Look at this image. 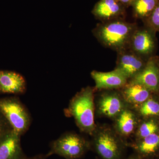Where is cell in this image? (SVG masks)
<instances>
[{"label": "cell", "instance_id": "1", "mask_svg": "<svg viewBox=\"0 0 159 159\" xmlns=\"http://www.w3.org/2000/svg\"><path fill=\"white\" fill-rule=\"evenodd\" d=\"M138 28L136 23L118 19L97 24L92 32L102 46L118 52L128 48L131 38Z\"/></svg>", "mask_w": 159, "mask_h": 159}, {"label": "cell", "instance_id": "2", "mask_svg": "<svg viewBox=\"0 0 159 159\" xmlns=\"http://www.w3.org/2000/svg\"><path fill=\"white\" fill-rule=\"evenodd\" d=\"M96 90L95 87L90 86L81 89L71 99L68 107L64 110L66 116L74 118L81 132L91 136L97 127L94 122Z\"/></svg>", "mask_w": 159, "mask_h": 159}, {"label": "cell", "instance_id": "3", "mask_svg": "<svg viewBox=\"0 0 159 159\" xmlns=\"http://www.w3.org/2000/svg\"><path fill=\"white\" fill-rule=\"evenodd\" d=\"M91 136V149L101 159H123L127 144L114 128L97 125Z\"/></svg>", "mask_w": 159, "mask_h": 159}, {"label": "cell", "instance_id": "4", "mask_svg": "<svg viewBox=\"0 0 159 159\" xmlns=\"http://www.w3.org/2000/svg\"><path fill=\"white\" fill-rule=\"evenodd\" d=\"M48 157L57 155L66 159L81 158L91 150L90 141L74 132L62 134L58 139L50 143Z\"/></svg>", "mask_w": 159, "mask_h": 159}, {"label": "cell", "instance_id": "5", "mask_svg": "<svg viewBox=\"0 0 159 159\" xmlns=\"http://www.w3.org/2000/svg\"><path fill=\"white\" fill-rule=\"evenodd\" d=\"M0 111L12 129L20 135L28 131L32 119L29 110L17 97L0 98Z\"/></svg>", "mask_w": 159, "mask_h": 159}, {"label": "cell", "instance_id": "6", "mask_svg": "<svg viewBox=\"0 0 159 159\" xmlns=\"http://www.w3.org/2000/svg\"><path fill=\"white\" fill-rule=\"evenodd\" d=\"M102 91L95 99V112L100 116L114 120L128 106L119 89Z\"/></svg>", "mask_w": 159, "mask_h": 159}, {"label": "cell", "instance_id": "7", "mask_svg": "<svg viewBox=\"0 0 159 159\" xmlns=\"http://www.w3.org/2000/svg\"><path fill=\"white\" fill-rule=\"evenodd\" d=\"M157 46L156 32L144 26L134 31L128 48L134 53L148 61L155 56Z\"/></svg>", "mask_w": 159, "mask_h": 159}, {"label": "cell", "instance_id": "8", "mask_svg": "<svg viewBox=\"0 0 159 159\" xmlns=\"http://www.w3.org/2000/svg\"><path fill=\"white\" fill-rule=\"evenodd\" d=\"M117 52L116 66L115 69L123 74L128 81L144 68L148 61L128 48Z\"/></svg>", "mask_w": 159, "mask_h": 159}, {"label": "cell", "instance_id": "9", "mask_svg": "<svg viewBox=\"0 0 159 159\" xmlns=\"http://www.w3.org/2000/svg\"><path fill=\"white\" fill-rule=\"evenodd\" d=\"M128 82L136 83L145 87L152 92L159 90V58L150 57L144 68Z\"/></svg>", "mask_w": 159, "mask_h": 159}, {"label": "cell", "instance_id": "10", "mask_svg": "<svg viewBox=\"0 0 159 159\" xmlns=\"http://www.w3.org/2000/svg\"><path fill=\"white\" fill-rule=\"evenodd\" d=\"M21 137L11 129L0 139V159H25L27 157L22 148Z\"/></svg>", "mask_w": 159, "mask_h": 159}, {"label": "cell", "instance_id": "11", "mask_svg": "<svg viewBox=\"0 0 159 159\" xmlns=\"http://www.w3.org/2000/svg\"><path fill=\"white\" fill-rule=\"evenodd\" d=\"M91 77L95 81L96 90L120 89L128 82V79L118 70L108 72L93 71Z\"/></svg>", "mask_w": 159, "mask_h": 159}, {"label": "cell", "instance_id": "12", "mask_svg": "<svg viewBox=\"0 0 159 159\" xmlns=\"http://www.w3.org/2000/svg\"><path fill=\"white\" fill-rule=\"evenodd\" d=\"M92 13L101 22L124 19L125 7L117 0H100L94 6Z\"/></svg>", "mask_w": 159, "mask_h": 159}, {"label": "cell", "instance_id": "13", "mask_svg": "<svg viewBox=\"0 0 159 159\" xmlns=\"http://www.w3.org/2000/svg\"><path fill=\"white\" fill-rule=\"evenodd\" d=\"M27 90V83L21 74L14 71L0 70V93L22 95Z\"/></svg>", "mask_w": 159, "mask_h": 159}, {"label": "cell", "instance_id": "14", "mask_svg": "<svg viewBox=\"0 0 159 159\" xmlns=\"http://www.w3.org/2000/svg\"><path fill=\"white\" fill-rule=\"evenodd\" d=\"M114 129L122 139L134 134L139 122L135 111L126 107L115 119Z\"/></svg>", "mask_w": 159, "mask_h": 159}, {"label": "cell", "instance_id": "15", "mask_svg": "<svg viewBox=\"0 0 159 159\" xmlns=\"http://www.w3.org/2000/svg\"><path fill=\"white\" fill-rule=\"evenodd\" d=\"M125 103L135 108L150 97L151 91L136 83L128 82L119 89Z\"/></svg>", "mask_w": 159, "mask_h": 159}, {"label": "cell", "instance_id": "16", "mask_svg": "<svg viewBox=\"0 0 159 159\" xmlns=\"http://www.w3.org/2000/svg\"><path fill=\"white\" fill-rule=\"evenodd\" d=\"M127 145L142 159L152 156L159 150V134H152L141 140L134 141Z\"/></svg>", "mask_w": 159, "mask_h": 159}, {"label": "cell", "instance_id": "17", "mask_svg": "<svg viewBox=\"0 0 159 159\" xmlns=\"http://www.w3.org/2000/svg\"><path fill=\"white\" fill-rule=\"evenodd\" d=\"M159 4V0H134L132 4L134 17L142 20L147 18Z\"/></svg>", "mask_w": 159, "mask_h": 159}, {"label": "cell", "instance_id": "18", "mask_svg": "<svg viewBox=\"0 0 159 159\" xmlns=\"http://www.w3.org/2000/svg\"><path fill=\"white\" fill-rule=\"evenodd\" d=\"M159 126L153 120L142 122L138 125L134 133V141L141 140L152 134L158 132Z\"/></svg>", "mask_w": 159, "mask_h": 159}, {"label": "cell", "instance_id": "19", "mask_svg": "<svg viewBox=\"0 0 159 159\" xmlns=\"http://www.w3.org/2000/svg\"><path fill=\"white\" fill-rule=\"evenodd\" d=\"M134 108H136L138 113L143 117L156 116L159 115V102L150 97Z\"/></svg>", "mask_w": 159, "mask_h": 159}, {"label": "cell", "instance_id": "20", "mask_svg": "<svg viewBox=\"0 0 159 159\" xmlns=\"http://www.w3.org/2000/svg\"><path fill=\"white\" fill-rule=\"evenodd\" d=\"M144 25L155 32H159V4L147 18L143 20Z\"/></svg>", "mask_w": 159, "mask_h": 159}, {"label": "cell", "instance_id": "21", "mask_svg": "<svg viewBox=\"0 0 159 159\" xmlns=\"http://www.w3.org/2000/svg\"><path fill=\"white\" fill-rule=\"evenodd\" d=\"M11 129V125L0 111V139Z\"/></svg>", "mask_w": 159, "mask_h": 159}, {"label": "cell", "instance_id": "22", "mask_svg": "<svg viewBox=\"0 0 159 159\" xmlns=\"http://www.w3.org/2000/svg\"><path fill=\"white\" fill-rule=\"evenodd\" d=\"M117 1L126 8V7L131 6L134 0H117Z\"/></svg>", "mask_w": 159, "mask_h": 159}, {"label": "cell", "instance_id": "23", "mask_svg": "<svg viewBox=\"0 0 159 159\" xmlns=\"http://www.w3.org/2000/svg\"><path fill=\"white\" fill-rule=\"evenodd\" d=\"M48 157L47 156V154H39L30 157H27L25 159H47Z\"/></svg>", "mask_w": 159, "mask_h": 159}, {"label": "cell", "instance_id": "24", "mask_svg": "<svg viewBox=\"0 0 159 159\" xmlns=\"http://www.w3.org/2000/svg\"><path fill=\"white\" fill-rule=\"evenodd\" d=\"M143 159L141 157H139L138 155L135 153L134 154L132 155L129 157H128L127 159Z\"/></svg>", "mask_w": 159, "mask_h": 159}, {"label": "cell", "instance_id": "25", "mask_svg": "<svg viewBox=\"0 0 159 159\" xmlns=\"http://www.w3.org/2000/svg\"></svg>", "mask_w": 159, "mask_h": 159}]
</instances>
